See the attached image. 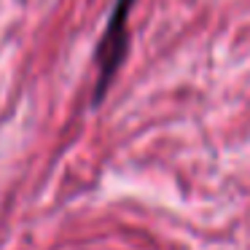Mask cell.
<instances>
[{
	"instance_id": "cell-1",
	"label": "cell",
	"mask_w": 250,
	"mask_h": 250,
	"mask_svg": "<svg viewBox=\"0 0 250 250\" xmlns=\"http://www.w3.org/2000/svg\"><path fill=\"white\" fill-rule=\"evenodd\" d=\"M135 6V0H116L110 19L105 24V33L94 51V62H97V83H94L92 105H100L103 97L108 94L110 83H113L116 73H119L121 62H124L126 51H129V8Z\"/></svg>"
}]
</instances>
